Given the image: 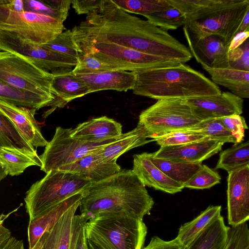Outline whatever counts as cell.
Returning a JSON list of instances; mask_svg holds the SVG:
<instances>
[{
    "instance_id": "5b68a950",
    "label": "cell",
    "mask_w": 249,
    "mask_h": 249,
    "mask_svg": "<svg viewBox=\"0 0 249 249\" xmlns=\"http://www.w3.org/2000/svg\"><path fill=\"white\" fill-rule=\"evenodd\" d=\"M59 19L24 10L22 0H0V31L37 45L53 40L65 29Z\"/></svg>"
},
{
    "instance_id": "7402d4cb",
    "label": "cell",
    "mask_w": 249,
    "mask_h": 249,
    "mask_svg": "<svg viewBox=\"0 0 249 249\" xmlns=\"http://www.w3.org/2000/svg\"><path fill=\"white\" fill-rule=\"evenodd\" d=\"M77 75L88 87L89 93L104 90L126 91L133 89L136 82L135 71L115 70Z\"/></svg>"
},
{
    "instance_id": "f1b7e54d",
    "label": "cell",
    "mask_w": 249,
    "mask_h": 249,
    "mask_svg": "<svg viewBox=\"0 0 249 249\" xmlns=\"http://www.w3.org/2000/svg\"><path fill=\"white\" fill-rule=\"evenodd\" d=\"M0 99L17 106L36 110L48 106L53 100L14 88L0 81Z\"/></svg>"
},
{
    "instance_id": "d590c367",
    "label": "cell",
    "mask_w": 249,
    "mask_h": 249,
    "mask_svg": "<svg viewBox=\"0 0 249 249\" xmlns=\"http://www.w3.org/2000/svg\"><path fill=\"white\" fill-rule=\"evenodd\" d=\"M150 138L160 147L182 145L210 139L199 132L190 129L156 135Z\"/></svg>"
},
{
    "instance_id": "8d00e7d4",
    "label": "cell",
    "mask_w": 249,
    "mask_h": 249,
    "mask_svg": "<svg viewBox=\"0 0 249 249\" xmlns=\"http://www.w3.org/2000/svg\"><path fill=\"white\" fill-rule=\"evenodd\" d=\"M147 20L164 30H175L185 25L184 16L175 8L145 16Z\"/></svg>"
},
{
    "instance_id": "74e56055",
    "label": "cell",
    "mask_w": 249,
    "mask_h": 249,
    "mask_svg": "<svg viewBox=\"0 0 249 249\" xmlns=\"http://www.w3.org/2000/svg\"><path fill=\"white\" fill-rule=\"evenodd\" d=\"M221 179L217 171L204 164L183 186L191 189H209L219 183Z\"/></svg>"
},
{
    "instance_id": "f5cc1de1",
    "label": "cell",
    "mask_w": 249,
    "mask_h": 249,
    "mask_svg": "<svg viewBox=\"0 0 249 249\" xmlns=\"http://www.w3.org/2000/svg\"><path fill=\"white\" fill-rule=\"evenodd\" d=\"M7 173L3 170V169L0 165V182L4 179L7 176Z\"/></svg>"
},
{
    "instance_id": "8fae6325",
    "label": "cell",
    "mask_w": 249,
    "mask_h": 249,
    "mask_svg": "<svg viewBox=\"0 0 249 249\" xmlns=\"http://www.w3.org/2000/svg\"><path fill=\"white\" fill-rule=\"evenodd\" d=\"M0 51L22 56L53 76L72 71L77 63L76 58L45 49L16 35L1 31Z\"/></svg>"
},
{
    "instance_id": "ab89813d",
    "label": "cell",
    "mask_w": 249,
    "mask_h": 249,
    "mask_svg": "<svg viewBox=\"0 0 249 249\" xmlns=\"http://www.w3.org/2000/svg\"><path fill=\"white\" fill-rule=\"evenodd\" d=\"M116 70L110 65L102 62L91 54H81L72 71L75 74L82 75Z\"/></svg>"
},
{
    "instance_id": "ffe728a7",
    "label": "cell",
    "mask_w": 249,
    "mask_h": 249,
    "mask_svg": "<svg viewBox=\"0 0 249 249\" xmlns=\"http://www.w3.org/2000/svg\"><path fill=\"white\" fill-rule=\"evenodd\" d=\"M83 191L67 198L36 218L29 221L27 228L28 249H36L42 236L57 222L70 207L83 196Z\"/></svg>"
},
{
    "instance_id": "277c9868",
    "label": "cell",
    "mask_w": 249,
    "mask_h": 249,
    "mask_svg": "<svg viewBox=\"0 0 249 249\" xmlns=\"http://www.w3.org/2000/svg\"><path fill=\"white\" fill-rule=\"evenodd\" d=\"M85 230L87 238L104 249H142L147 232L143 219L123 213L95 216Z\"/></svg>"
},
{
    "instance_id": "bcb514c9",
    "label": "cell",
    "mask_w": 249,
    "mask_h": 249,
    "mask_svg": "<svg viewBox=\"0 0 249 249\" xmlns=\"http://www.w3.org/2000/svg\"><path fill=\"white\" fill-rule=\"evenodd\" d=\"M182 247L177 238L170 241H165L158 237H152L149 243L142 249H182Z\"/></svg>"
},
{
    "instance_id": "60d3db41",
    "label": "cell",
    "mask_w": 249,
    "mask_h": 249,
    "mask_svg": "<svg viewBox=\"0 0 249 249\" xmlns=\"http://www.w3.org/2000/svg\"><path fill=\"white\" fill-rule=\"evenodd\" d=\"M224 249H249V230L247 222L229 227Z\"/></svg>"
},
{
    "instance_id": "30bf717a",
    "label": "cell",
    "mask_w": 249,
    "mask_h": 249,
    "mask_svg": "<svg viewBox=\"0 0 249 249\" xmlns=\"http://www.w3.org/2000/svg\"><path fill=\"white\" fill-rule=\"evenodd\" d=\"M200 122L193 114L186 99L168 98L157 101L143 110L138 124L148 138L170 132L188 130Z\"/></svg>"
},
{
    "instance_id": "ba28073f",
    "label": "cell",
    "mask_w": 249,
    "mask_h": 249,
    "mask_svg": "<svg viewBox=\"0 0 249 249\" xmlns=\"http://www.w3.org/2000/svg\"><path fill=\"white\" fill-rule=\"evenodd\" d=\"M81 54H91L116 70L143 71L176 65L180 62L143 53L114 43L74 42Z\"/></svg>"
},
{
    "instance_id": "83f0119b",
    "label": "cell",
    "mask_w": 249,
    "mask_h": 249,
    "mask_svg": "<svg viewBox=\"0 0 249 249\" xmlns=\"http://www.w3.org/2000/svg\"><path fill=\"white\" fill-rule=\"evenodd\" d=\"M0 165L8 175L18 176L31 166L41 167L38 155H34L17 149L0 148Z\"/></svg>"
},
{
    "instance_id": "e575fe53",
    "label": "cell",
    "mask_w": 249,
    "mask_h": 249,
    "mask_svg": "<svg viewBox=\"0 0 249 249\" xmlns=\"http://www.w3.org/2000/svg\"><path fill=\"white\" fill-rule=\"evenodd\" d=\"M189 129L199 132L211 140L223 143L237 144L235 139L224 125L220 118L201 121Z\"/></svg>"
},
{
    "instance_id": "f546056e",
    "label": "cell",
    "mask_w": 249,
    "mask_h": 249,
    "mask_svg": "<svg viewBox=\"0 0 249 249\" xmlns=\"http://www.w3.org/2000/svg\"><path fill=\"white\" fill-rule=\"evenodd\" d=\"M149 156L152 162L168 177L183 186L202 165L201 163H185L158 158L154 156L153 153H149Z\"/></svg>"
},
{
    "instance_id": "d4e9b609",
    "label": "cell",
    "mask_w": 249,
    "mask_h": 249,
    "mask_svg": "<svg viewBox=\"0 0 249 249\" xmlns=\"http://www.w3.org/2000/svg\"><path fill=\"white\" fill-rule=\"evenodd\" d=\"M144 129L138 124L134 129L123 133L110 143L104 146L95 154L102 160L108 162H116L118 158L132 148L142 146L150 142Z\"/></svg>"
},
{
    "instance_id": "ac0fdd59",
    "label": "cell",
    "mask_w": 249,
    "mask_h": 249,
    "mask_svg": "<svg viewBox=\"0 0 249 249\" xmlns=\"http://www.w3.org/2000/svg\"><path fill=\"white\" fill-rule=\"evenodd\" d=\"M36 110L0 99V111L12 121L25 140L34 147L45 146L48 142L43 136L35 118Z\"/></svg>"
},
{
    "instance_id": "6da1fadb",
    "label": "cell",
    "mask_w": 249,
    "mask_h": 249,
    "mask_svg": "<svg viewBox=\"0 0 249 249\" xmlns=\"http://www.w3.org/2000/svg\"><path fill=\"white\" fill-rule=\"evenodd\" d=\"M71 31L74 42H109L179 62L189 54L188 48L167 32L124 11L112 0H103Z\"/></svg>"
},
{
    "instance_id": "7dc6e473",
    "label": "cell",
    "mask_w": 249,
    "mask_h": 249,
    "mask_svg": "<svg viewBox=\"0 0 249 249\" xmlns=\"http://www.w3.org/2000/svg\"><path fill=\"white\" fill-rule=\"evenodd\" d=\"M15 211L16 210H14L6 214H0V248L12 236L11 232L8 229L4 226V223L5 221L11 213Z\"/></svg>"
},
{
    "instance_id": "c3c4849f",
    "label": "cell",
    "mask_w": 249,
    "mask_h": 249,
    "mask_svg": "<svg viewBox=\"0 0 249 249\" xmlns=\"http://www.w3.org/2000/svg\"><path fill=\"white\" fill-rule=\"evenodd\" d=\"M249 32L237 34L231 40L229 47V52L233 50L242 45L249 38Z\"/></svg>"
},
{
    "instance_id": "7c38bea8",
    "label": "cell",
    "mask_w": 249,
    "mask_h": 249,
    "mask_svg": "<svg viewBox=\"0 0 249 249\" xmlns=\"http://www.w3.org/2000/svg\"><path fill=\"white\" fill-rule=\"evenodd\" d=\"M71 128L56 127L53 138L39 156L42 162L41 171L47 173L52 170H57L97 152L118 138L100 143H90L71 137Z\"/></svg>"
},
{
    "instance_id": "484cf974",
    "label": "cell",
    "mask_w": 249,
    "mask_h": 249,
    "mask_svg": "<svg viewBox=\"0 0 249 249\" xmlns=\"http://www.w3.org/2000/svg\"><path fill=\"white\" fill-rule=\"evenodd\" d=\"M230 227L221 214L211 220L194 240L182 249H224Z\"/></svg>"
},
{
    "instance_id": "4316f807",
    "label": "cell",
    "mask_w": 249,
    "mask_h": 249,
    "mask_svg": "<svg viewBox=\"0 0 249 249\" xmlns=\"http://www.w3.org/2000/svg\"><path fill=\"white\" fill-rule=\"evenodd\" d=\"M215 85L227 88L241 98L249 97V71L226 69H204Z\"/></svg>"
},
{
    "instance_id": "d6986e66",
    "label": "cell",
    "mask_w": 249,
    "mask_h": 249,
    "mask_svg": "<svg viewBox=\"0 0 249 249\" xmlns=\"http://www.w3.org/2000/svg\"><path fill=\"white\" fill-rule=\"evenodd\" d=\"M132 171L146 187L175 194L184 188L182 185L168 177L151 161L149 153L144 152L133 155Z\"/></svg>"
},
{
    "instance_id": "4fadbf2b",
    "label": "cell",
    "mask_w": 249,
    "mask_h": 249,
    "mask_svg": "<svg viewBox=\"0 0 249 249\" xmlns=\"http://www.w3.org/2000/svg\"><path fill=\"white\" fill-rule=\"evenodd\" d=\"M81 201L70 207L40 239L36 249H76L88 217L75 215Z\"/></svg>"
},
{
    "instance_id": "1f68e13d",
    "label": "cell",
    "mask_w": 249,
    "mask_h": 249,
    "mask_svg": "<svg viewBox=\"0 0 249 249\" xmlns=\"http://www.w3.org/2000/svg\"><path fill=\"white\" fill-rule=\"evenodd\" d=\"M17 149L38 155L34 147L20 134L12 121L0 111V148Z\"/></svg>"
},
{
    "instance_id": "ee69618b",
    "label": "cell",
    "mask_w": 249,
    "mask_h": 249,
    "mask_svg": "<svg viewBox=\"0 0 249 249\" xmlns=\"http://www.w3.org/2000/svg\"><path fill=\"white\" fill-rule=\"evenodd\" d=\"M226 128L231 133L236 143L242 142L245 130L248 129L245 118L241 115H233L220 118Z\"/></svg>"
},
{
    "instance_id": "816d5d0a",
    "label": "cell",
    "mask_w": 249,
    "mask_h": 249,
    "mask_svg": "<svg viewBox=\"0 0 249 249\" xmlns=\"http://www.w3.org/2000/svg\"><path fill=\"white\" fill-rule=\"evenodd\" d=\"M76 249H89L88 240L86 235L85 227L83 229L80 234Z\"/></svg>"
},
{
    "instance_id": "5bb4252c",
    "label": "cell",
    "mask_w": 249,
    "mask_h": 249,
    "mask_svg": "<svg viewBox=\"0 0 249 249\" xmlns=\"http://www.w3.org/2000/svg\"><path fill=\"white\" fill-rule=\"evenodd\" d=\"M227 185L228 223L236 226L249 218V164L228 172Z\"/></svg>"
},
{
    "instance_id": "f907efd6",
    "label": "cell",
    "mask_w": 249,
    "mask_h": 249,
    "mask_svg": "<svg viewBox=\"0 0 249 249\" xmlns=\"http://www.w3.org/2000/svg\"><path fill=\"white\" fill-rule=\"evenodd\" d=\"M245 32H249V11L246 13L238 28L236 34Z\"/></svg>"
},
{
    "instance_id": "3957f363",
    "label": "cell",
    "mask_w": 249,
    "mask_h": 249,
    "mask_svg": "<svg viewBox=\"0 0 249 249\" xmlns=\"http://www.w3.org/2000/svg\"><path fill=\"white\" fill-rule=\"evenodd\" d=\"M135 72L136 79L133 93L157 100L187 99L221 92L219 88L202 73L183 63Z\"/></svg>"
},
{
    "instance_id": "8992f818",
    "label": "cell",
    "mask_w": 249,
    "mask_h": 249,
    "mask_svg": "<svg viewBox=\"0 0 249 249\" xmlns=\"http://www.w3.org/2000/svg\"><path fill=\"white\" fill-rule=\"evenodd\" d=\"M90 183L88 178L77 174L50 170L26 192L24 201L29 221L70 196L84 191Z\"/></svg>"
},
{
    "instance_id": "f35d334b",
    "label": "cell",
    "mask_w": 249,
    "mask_h": 249,
    "mask_svg": "<svg viewBox=\"0 0 249 249\" xmlns=\"http://www.w3.org/2000/svg\"><path fill=\"white\" fill-rule=\"evenodd\" d=\"M40 46L45 49L65 54L77 59L80 55L73 41L71 30H67L62 32L53 40Z\"/></svg>"
},
{
    "instance_id": "681fc988",
    "label": "cell",
    "mask_w": 249,
    "mask_h": 249,
    "mask_svg": "<svg viewBox=\"0 0 249 249\" xmlns=\"http://www.w3.org/2000/svg\"><path fill=\"white\" fill-rule=\"evenodd\" d=\"M0 249H25V248L22 240L11 236Z\"/></svg>"
},
{
    "instance_id": "f6af8a7d",
    "label": "cell",
    "mask_w": 249,
    "mask_h": 249,
    "mask_svg": "<svg viewBox=\"0 0 249 249\" xmlns=\"http://www.w3.org/2000/svg\"><path fill=\"white\" fill-rule=\"evenodd\" d=\"M103 0H72V7L78 15L89 14L99 9Z\"/></svg>"
},
{
    "instance_id": "7a4b0ae2",
    "label": "cell",
    "mask_w": 249,
    "mask_h": 249,
    "mask_svg": "<svg viewBox=\"0 0 249 249\" xmlns=\"http://www.w3.org/2000/svg\"><path fill=\"white\" fill-rule=\"evenodd\" d=\"M154 202L145 186L132 170L124 169L101 181L91 183L84 191L81 214L89 220L101 214L125 213L143 219Z\"/></svg>"
},
{
    "instance_id": "2e32d148",
    "label": "cell",
    "mask_w": 249,
    "mask_h": 249,
    "mask_svg": "<svg viewBox=\"0 0 249 249\" xmlns=\"http://www.w3.org/2000/svg\"><path fill=\"white\" fill-rule=\"evenodd\" d=\"M186 101L194 115L200 121L243 113V99L229 91Z\"/></svg>"
},
{
    "instance_id": "b9f144b4",
    "label": "cell",
    "mask_w": 249,
    "mask_h": 249,
    "mask_svg": "<svg viewBox=\"0 0 249 249\" xmlns=\"http://www.w3.org/2000/svg\"><path fill=\"white\" fill-rule=\"evenodd\" d=\"M229 68L249 71V39L240 47L228 52Z\"/></svg>"
},
{
    "instance_id": "4dcf8cb0",
    "label": "cell",
    "mask_w": 249,
    "mask_h": 249,
    "mask_svg": "<svg viewBox=\"0 0 249 249\" xmlns=\"http://www.w3.org/2000/svg\"><path fill=\"white\" fill-rule=\"evenodd\" d=\"M221 210L220 205L210 206L193 220L182 225L176 237L181 246L187 247L211 220L220 215Z\"/></svg>"
},
{
    "instance_id": "836d02e7",
    "label": "cell",
    "mask_w": 249,
    "mask_h": 249,
    "mask_svg": "<svg viewBox=\"0 0 249 249\" xmlns=\"http://www.w3.org/2000/svg\"><path fill=\"white\" fill-rule=\"evenodd\" d=\"M112 1L128 13L139 14L144 17L172 7L168 0H115Z\"/></svg>"
},
{
    "instance_id": "d6a6232c",
    "label": "cell",
    "mask_w": 249,
    "mask_h": 249,
    "mask_svg": "<svg viewBox=\"0 0 249 249\" xmlns=\"http://www.w3.org/2000/svg\"><path fill=\"white\" fill-rule=\"evenodd\" d=\"M249 164V142L234 144L231 147L220 152L215 169L228 172Z\"/></svg>"
},
{
    "instance_id": "44dd1931",
    "label": "cell",
    "mask_w": 249,
    "mask_h": 249,
    "mask_svg": "<svg viewBox=\"0 0 249 249\" xmlns=\"http://www.w3.org/2000/svg\"><path fill=\"white\" fill-rule=\"evenodd\" d=\"M122 124L106 116L93 118L72 128L71 136L90 143H100L122 134Z\"/></svg>"
},
{
    "instance_id": "603a6c76",
    "label": "cell",
    "mask_w": 249,
    "mask_h": 249,
    "mask_svg": "<svg viewBox=\"0 0 249 249\" xmlns=\"http://www.w3.org/2000/svg\"><path fill=\"white\" fill-rule=\"evenodd\" d=\"M58 170L77 174L88 178L91 183L103 180L119 172L121 167L116 162L102 160L95 153L86 155Z\"/></svg>"
},
{
    "instance_id": "9c48e42d",
    "label": "cell",
    "mask_w": 249,
    "mask_h": 249,
    "mask_svg": "<svg viewBox=\"0 0 249 249\" xmlns=\"http://www.w3.org/2000/svg\"><path fill=\"white\" fill-rule=\"evenodd\" d=\"M53 76L17 54L0 51V81L18 89L53 101ZM53 102V101H52Z\"/></svg>"
},
{
    "instance_id": "e0dca14e",
    "label": "cell",
    "mask_w": 249,
    "mask_h": 249,
    "mask_svg": "<svg viewBox=\"0 0 249 249\" xmlns=\"http://www.w3.org/2000/svg\"><path fill=\"white\" fill-rule=\"evenodd\" d=\"M223 144L210 139L182 145L160 147L153 154L156 158L174 161L202 163L220 151Z\"/></svg>"
},
{
    "instance_id": "7bdbcfd3",
    "label": "cell",
    "mask_w": 249,
    "mask_h": 249,
    "mask_svg": "<svg viewBox=\"0 0 249 249\" xmlns=\"http://www.w3.org/2000/svg\"><path fill=\"white\" fill-rule=\"evenodd\" d=\"M24 10L58 18L64 22L67 16L48 3L45 0H23Z\"/></svg>"
},
{
    "instance_id": "52a82bcc",
    "label": "cell",
    "mask_w": 249,
    "mask_h": 249,
    "mask_svg": "<svg viewBox=\"0 0 249 249\" xmlns=\"http://www.w3.org/2000/svg\"><path fill=\"white\" fill-rule=\"evenodd\" d=\"M248 11L249 0H213L197 18L185 26L198 37L220 36L229 47Z\"/></svg>"
},
{
    "instance_id": "cb8c5ba5",
    "label": "cell",
    "mask_w": 249,
    "mask_h": 249,
    "mask_svg": "<svg viewBox=\"0 0 249 249\" xmlns=\"http://www.w3.org/2000/svg\"><path fill=\"white\" fill-rule=\"evenodd\" d=\"M52 87L55 99L48 106L53 111L56 107H63L71 100L89 93L85 81L72 71L53 76Z\"/></svg>"
},
{
    "instance_id": "9a60e30c",
    "label": "cell",
    "mask_w": 249,
    "mask_h": 249,
    "mask_svg": "<svg viewBox=\"0 0 249 249\" xmlns=\"http://www.w3.org/2000/svg\"><path fill=\"white\" fill-rule=\"evenodd\" d=\"M183 30L192 56L203 69L229 68V46L224 38L214 35L198 37L185 26Z\"/></svg>"
}]
</instances>
